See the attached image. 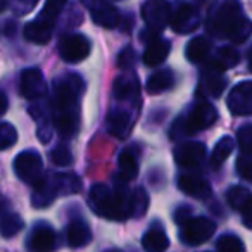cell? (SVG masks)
Returning <instances> with one entry per match:
<instances>
[{
    "instance_id": "e575fe53",
    "label": "cell",
    "mask_w": 252,
    "mask_h": 252,
    "mask_svg": "<svg viewBox=\"0 0 252 252\" xmlns=\"http://www.w3.org/2000/svg\"><path fill=\"white\" fill-rule=\"evenodd\" d=\"M18 142V131L9 123H0V151L11 149Z\"/></svg>"
},
{
    "instance_id": "74e56055",
    "label": "cell",
    "mask_w": 252,
    "mask_h": 252,
    "mask_svg": "<svg viewBox=\"0 0 252 252\" xmlns=\"http://www.w3.org/2000/svg\"><path fill=\"white\" fill-rule=\"evenodd\" d=\"M133 64H135V50L131 47H125L118 54V67L128 69V67H133Z\"/></svg>"
},
{
    "instance_id": "1f68e13d",
    "label": "cell",
    "mask_w": 252,
    "mask_h": 252,
    "mask_svg": "<svg viewBox=\"0 0 252 252\" xmlns=\"http://www.w3.org/2000/svg\"><path fill=\"white\" fill-rule=\"evenodd\" d=\"M67 0H45V5L42 9V14L38 16L40 19L47 23H56V19L59 18V14L63 12V9L66 7Z\"/></svg>"
},
{
    "instance_id": "d6a6232c",
    "label": "cell",
    "mask_w": 252,
    "mask_h": 252,
    "mask_svg": "<svg viewBox=\"0 0 252 252\" xmlns=\"http://www.w3.org/2000/svg\"><path fill=\"white\" fill-rule=\"evenodd\" d=\"M149 206V195L144 189H135L131 192V216L138 218L145 214Z\"/></svg>"
},
{
    "instance_id": "277c9868",
    "label": "cell",
    "mask_w": 252,
    "mask_h": 252,
    "mask_svg": "<svg viewBox=\"0 0 252 252\" xmlns=\"http://www.w3.org/2000/svg\"><path fill=\"white\" fill-rule=\"evenodd\" d=\"M218 119V111L213 104L202 100L185 116L175 123L171 130V138H180L185 135H193L197 131L207 130Z\"/></svg>"
},
{
    "instance_id": "7402d4cb",
    "label": "cell",
    "mask_w": 252,
    "mask_h": 252,
    "mask_svg": "<svg viewBox=\"0 0 252 252\" xmlns=\"http://www.w3.org/2000/svg\"><path fill=\"white\" fill-rule=\"evenodd\" d=\"M142 245L147 252H166L169 247V238L159 224H154L142 238Z\"/></svg>"
},
{
    "instance_id": "ac0fdd59",
    "label": "cell",
    "mask_w": 252,
    "mask_h": 252,
    "mask_svg": "<svg viewBox=\"0 0 252 252\" xmlns=\"http://www.w3.org/2000/svg\"><path fill=\"white\" fill-rule=\"evenodd\" d=\"M118 164H119V173H118V183L119 185H125L128 182H133L138 175V161H137V156L130 151V149H126L119 154L118 158Z\"/></svg>"
},
{
    "instance_id": "30bf717a",
    "label": "cell",
    "mask_w": 252,
    "mask_h": 252,
    "mask_svg": "<svg viewBox=\"0 0 252 252\" xmlns=\"http://www.w3.org/2000/svg\"><path fill=\"white\" fill-rule=\"evenodd\" d=\"M204 159H206V145L200 142H183L175 149V161L180 168L197 169L202 166Z\"/></svg>"
},
{
    "instance_id": "836d02e7",
    "label": "cell",
    "mask_w": 252,
    "mask_h": 252,
    "mask_svg": "<svg viewBox=\"0 0 252 252\" xmlns=\"http://www.w3.org/2000/svg\"><path fill=\"white\" fill-rule=\"evenodd\" d=\"M218 252H245L244 242L237 235H223L216 244Z\"/></svg>"
},
{
    "instance_id": "f35d334b",
    "label": "cell",
    "mask_w": 252,
    "mask_h": 252,
    "mask_svg": "<svg viewBox=\"0 0 252 252\" xmlns=\"http://www.w3.org/2000/svg\"><path fill=\"white\" fill-rule=\"evenodd\" d=\"M237 169L245 180L252 182V156H242L237 161Z\"/></svg>"
},
{
    "instance_id": "cb8c5ba5",
    "label": "cell",
    "mask_w": 252,
    "mask_h": 252,
    "mask_svg": "<svg viewBox=\"0 0 252 252\" xmlns=\"http://www.w3.org/2000/svg\"><path fill=\"white\" fill-rule=\"evenodd\" d=\"M211 52V40L207 36H195L189 42L185 49V56L190 63H202Z\"/></svg>"
},
{
    "instance_id": "83f0119b",
    "label": "cell",
    "mask_w": 252,
    "mask_h": 252,
    "mask_svg": "<svg viewBox=\"0 0 252 252\" xmlns=\"http://www.w3.org/2000/svg\"><path fill=\"white\" fill-rule=\"evenodd\" d=\"M238 59H240V56H238V52L233 47H221L216 56H214V59L209 63V67L223 73L224 69H230V67L237 66Z\"/></svg>"
},
{
    "instance_id": "ab89813d",
    "label": "cell",
    "mask_w": 252,
    "mask_h": 252,
    "mask_svg": "<svg viewBox=\"0 0 252 252\" xmlns=\"http://www.w3.org/2000/svg\"><path fill=\"white\" fill-rule=\"evenodd\" d=\"M14 2H16V11H18V14H26V12H30L38 4V0H14Z\"/></svg>"
},
{
    "instance_id": "9c48e42d",
    "label": "cell",
    "mask_w": 252,
    "mask_h": 252,
    "mask_svg": "<svg viewBox=\"0 0 252 252\" xmlns=\"http://www.w3.org/2000/svg\"><path fill=\"white\" fill-rule=\"evenodd\" d=\"M200 23V16H199V9L192 4H178V7L173 11L171 14V28L175 30L178 35H187V33H192L193 30L199 28Z\"/></svg>"
},
{
    "instance_id": "ba28073f",
    "label": "cell",
    "mask_w": 252,
    "mask_h": 252,
    "mask_svg": "<svg viewBox=\"0 0 252 252\" xmlns=\"http://www.w3.org/2000/svg\"><path fill=\"white\" fill-rule=\"evenodd\" d=\"M92 52V42L85 35L71 33L66 35L59 43V54L63 61L69 64H76L85 61Z\"/></svg>"
},
{
    "instance_id": "4316f807",
    "label": "cell",
    "mask_w": 252,
    "mask_h": 252,
    "mask_svg": "<svg viewBox=\"0 0 252 252\" xmlns=\"http://www.w3.org/2000/svg\"><path fill=\"white\" fill-rule=\"evenodd\" d=\"M56 197H57V190H56V187H54L52 178H45L43 183H40V185L35 189L33 197H32V202L35 207H40V209H42V207L50 206V204L56 200Z\"/></svg>"
},
{
    "instance_id": "3957f363",
    "label": "cell",
    "mask_w": 252,
    "mask_h": 252,
    "mask_svg": "<svg viewBox=\"0 0 252 252\" xmlns=\"http://www.w3.org/2000/svg\"><path fill=\"white\" fill-rule=\"evenodd\" d=\"M90 206L98 216L111 221H125L131 216V193L97 183L90 189Z\"/></svg>"
},
{
    "instance_id": "8d00e7d4",
    "label": "cell",
    "mask_w": 252,
    "mask_h": 252,
    "mask_svg": "<svg viewBox=\"0 0 252 252\" xmlns=\"http://www.w3.org/2000/svg\"><path fill=\"white\" fill-rule=\"evenodd\" d=\"M237 140L240 145V151L245 156H252V125L242 126L237 131Z\"/></svg>"
},
{
    "instance_id": "5b68a950",
    "label": "cell",
    "mask_w": 252,
    "mask_h": 252,
    "mask_svg": "<svg viewBox=\"0 0 252 252\" xmlns=\"http://www.w3.org/2000/svg\"><path fill=\"white\" fill-rule=\"evenodd\" d=\"M14 171L19 180H23L25 183L32 185L33 189H36V187H38L40 183H43V180L47 178L45 171H43L42 158H40V154L35 151H25L16 156Z\"/></svg>"
},
{
    "instance_id": "d590c367",
    "label": "cell",
    "mask_w": 252,
    "mask_h": 252,
    "mask_svg": "<svg viewBox=\"0 0 252 252\" xmlns=\"http://www.w3.org/2000/svg\"><path fill=\"white\" fill-rule=\"evenodd\" d=\"M50 158H52L54 164L61 166V168H66V166L73 164V152L69 151L67 145H57L52 151V154H50Z\"/></svg>"
},
{
    "instance_id": "8fae6325",
    "label": "cell",
    "mask_w": 252,
    "mask_h": 252,
    "mask_svg": "<svg viewBox=\"0 0 252 252\" xmlns=\"http://www.w3.org/2000/svg\"><path fill=\"white\" fill-rule=\"evenodd\" d=\"M226 102L233 116H252V81H242L231 88Z\"/></svg>"
},
{
    "instance_id": "2e32d148",
    "label": "cell",
    "mask_w": 252,
    "mask_h": 252,
    "mask_svg": "<svg viewBox=\"0 0 252 252\" xmlns=\"http://www.w3.org/2000/svg\"><path fill=\"white\" fill-rule=\"evenodd\" d=\"M131 126H133V119L130 118V114L121 109H116L109 114L107 118V130L112 137L116 138H126L128 133L131 131Z\"/></svg>"
},
{
    "instance_id": "9a60e30c",
    "label": "cell",
    "mask_w": 252,
    "mask_h": 252,
    "mask_svg": "<svg viewBox=\"0 0 252 252\" xmlns=\"http://www.w3.org/2000/svg\"><path fill=\"white\" fill-rule=\"evenodd\" d=\"M54 33V25L52 23H47L43 19L36 18L35 21H30L25 26V38L32 43L36 45H45L50 42Z\"/></svg>"
},
{
    "instance_id": "7bdbcfd3",
    "label": "cell",
    "mask_w": 252,
    "mask_h": 252,
    "mask_svg": "<svg viewBox=\"0 0 252 252\" xmlns=\"http://www.w3.org/2000/svg\"><path fill=\"white\" fill-rule=\"evenodd\" d=\"M9 109V98L4 92H0V116H4Z\"/></svg>"
},
{
    "instance_id": "f1b7e54d",
    "label": "cell",
    "mask_w": 252,
    "mask_h": 252,
    "mask_svg": "<svg viewBox=\"0 0 252 252\" xmlns=\"http://www.w3.org/2000/svg\"><path fill=\"white\" fill-rule=\"evenodd\" d=\"M235 147V142L231 137H221L218 140V144L214 145L213 149V154H211V166L214 169H220L223 166V162L230 158L231 151Z\"/></svg>"
},
{
    "instance_id": "603a6c76",
    "label": "cell",
    "mask_w": 252,
    "mask_h": 252,
    "mask_svg": "<svg viewBox=\"0 0 252 252\" xmlns=\"http://www.w3.org/2000/svg\"><path fill=\"white\" fill-rule=\"evenodd\" d=\"M92 240V231L88 224L81 220H74L67 226V244L73 249H80Z\"/></svg>"
},
{
    "instance_id": "d4e9b609",
    "label": "cell",
    "mask_w": 252,
    "mask_h": 252,
    "mask_svg": "<svg viewBox=\"0 0 252 252\" xmlns=\"http://www.w3.org/2000/svg\"><path fill=\"white\" fill-rule=\"evenodd\" d=\"M173 85H175V74H173V71L159 69L149 76L145 88H147L149 94H161V92L169 90Z\"/></svg>"
},
{
    "instance_id": "e0dca14e",
    "label": "cell",
    "mask_w": 252,
    "mask_h": 252,
    "mask_svg": "<svg viewBox=\"0 0 252 252\" xmlns=\"http://www.w3.org/2000/svg\"><path fill=\"white\" fill-rule=\"evenodd\" d=\"M92 19L94 23H97L98 26H104V28H118L119 26V12L118 9H114L111 4H105V2H95L92 5Z\"/></svg>"
},
{
    "instance_id": "f546056e",
    "label": "cell",
    "mask_w": 252,
    "mask_h": 252,
    "mask_svg": "<svg viewBox=\"0 0 252 252\" xmlns=\"http://www.w3.org/2000/svg\"><path fill=\"white\" fill-rule=\"evenodd\" d=\"M23 226H25V221L16 213L4 214V216L0 218V235L5 238L16 237L23 230Z\"/></svg>"
},
{
    "instance_id": "4fadbf2b",
    "label": "cell",
    "mask_w": 252,
    "mask_h": 252,
    "mask_svg": "<svg viewBox=\"0 0 252 252\" xmlns=\"http://www.w3.org/2000/svg\"><path fill=\"white\" fill-rule=\"evenodd\" d=\"M178 189L185 192L187 195L195 197V199H207L211 195V187L202 176L187 173L178 178Z\"/></svg>"
},
{
    "instance_id": "7c38bea8",
    "label": "cell",
    "mask_w": 252,
    "mask_h": 252,
    "mask_svg": "<svg viewBox=\"0 0 252 252\" xmlns=\"http://www.w3.org/2000/svg\"><path fill=\"white\" fill-rule=\"evenodd\" d=\"M47 94L43 73L36 67H30L21 73V95L28 100H40Z\"/></svg>"
},
{
    "instance_id": "60d3db41",
    "label": "cell",
    "mask_w": 252,
    "mask_h": 252,
    "mask_svg": "<svg viewBox=\"0 0 252 252\" xmlns=\"http://www.w3.org/2000/svg\"><path fill=\"white\" fill-rule=\"evenodd\" d=\"M190 218H192V209L190 207H187V206H182V207H178L176 209V213H175V221L176 223L182 226L185 221H189Z\"/></svg>"
},
{
    "instance_id": "6da1fadb",
    "label": "cell",
    "mask_w": 252,
    "mask_h": 252,
    "mask_svg": "<svg viewBox=\"0 0 252 252\" xmlns=\"http://www.w3.org/2000/svg\"><path fill=\"white\" fill-rule=\"evenodd\" d=\"M85 83L78 74H67L54 85V128L61 137L71 138L80 130V97Z\"/></svg>"
},
{
    "instance_id": "484cf974",
    "label": "cell",
    "mask_w": 252,
    "mask_h": 252,
    "mask_svg": "<svg viewBox=\"0 0 252 252\" xmlns=\"http://www.w3.org/2000/svg\"><path fill=\"white\" fill-rule=\"evenodd\" d=\"M54 187L57 190V195H71V193H78L81 190V180L74 173H61V175L52 176Z\"/></svg>"
},
{
    "instance_id": "bcb514c9",
    "label": "cell",
    "mask_w": 252,
    "mask_h": 252,
    "mask_svg": "<svg viewBox=\"0 0 252 252\" xmlns=\"http://www.w3.org/2000/svg\"><path fill=\"white\" fill-rule=\"evenodd\" d=\"M95 2H97V0H83V4H85V5H90V7L95 4Z\"/></svg>"
},
{
    "instance_id": "44dd1931",
    "label": "cell",
    "mask_w": 252,
    "mask_h": 252,
    "mask_svg": "<svg viewBox=\"0 0 252 252\" xmlns=\"http://www.w3.org/2000/svg\"><path fill=\"white\" fill-rule=\"evenodd\" d=\"M169 49H171L169 42H166L164 38L154 36V38L149 42L147 49H145V52H144V64H147V66H151V67L162 64L166 61V57H168Z\"/></svg>"
},
{
    "instance_id": "4dcf8cb0",
    "label": "cell",
    "mask_w": 252,
    "mask_h": 252,
    "mask_svg": "<svg viewBox=\"0 0 252 252\" xmlns=\"http://www.w3.org/2000/svg\"><path fill=\"white\" fill-rule=\"evenodd\" d=\"M251 200H252V193L249 192L245 187L235 185V187H230V189H228L226 202L230 204V207H233L235 211H242Z\"/></svg>"
},
{
    "instance_id": "b9f144b4",
    "label": "cell",
    "mask_w": 252,
    "mask_h": 252,
    "mask_svg": "<svg viewBox=\"0 0 252 252\" xmlns=\"http://www.w3.org/2000/svg\"><path fill=\"white\" fill-rule=\"evenodd\" d=\"M242 213V221H244V226L251 228L252 230V200L240 211Z\"/></svg>"
},
{
    "instance_id": "52a82bcc",
    "label": "cell",
    "mask_w": 252,
    "mask_h": 252,
    "mask_svg": "<svg viewBox=\"0 0 252 252\" xmlns=\"http://www.w3.org/2000/svg\"><path fill=\"white\" fill-rule=\"evenodd\" d=\"M216 231V223L209 218H190L189 221L182 224V240L189 245H200L207 242Z\"/></svg>"
},
{
    "instance_id": "f6af8a7d",
    "label": "cell",
    "mask_w": 252,
    "mask_h": 252,
    "mask_svg": "<svg viewBox=\"0 0 252 252\" xmlns=\"http://www.w3.org/2000/svg\"><path fill=\"white\" fill-rule=\"evenodd\" d=\"M5 207H7V202H5V200L2 199V197H0V214L4 213V211H5Z\"/></svg>"
},
{
    "instance_id": "7dc6e473",
    "label": "cell",
    "mask_w": 252,
    "mask_h": 252,
    "mask_svg": "<svg viewBox=\"0 0 252 252\" xmlns=\"http://www.w3.org/2000/svg\"><path fill=\"white\" fill-rule=\"evenodd\" d=\"M249 66H251V69H252V49H251V54H249Z\"/></svg>"
},
{
    "instance_id": "8992f818",
    "label": "cell",
    "mask_w": 252,
    "mask_h": 252,
    "mask_svg": "<svg viewBox=\"0 0 252 252\" xmlns=\"http://www.w3.org/2000/svg\"><path fill=\"white\" fill-rule=\"evenodd\" d=\"M171 14L173 9L168 0H145L142 5V18L152 35H158L169 25Z\"/></svg>"
},
{
    "instance_id": "ee69618b",
    "label": "cell",
    "mask_w": 252,
    "mask_h": 252,
    "mask_svg": "<svg viewBox=\"0 0 252 252\" xmlns=\"http://www.w3.org/2000/svg\"><path fill=\"white\" fill-rule=\"evenodd\" d=\"M9 7V0H0V12H4Z\"/></svg>"
},
{
    "instance_id": "d6986e66",
    "label": "cell",
    "mask_w": 252,
    "mask_h": 252,
    "mask_svg": "<svg viewBox=\"0 0 252 252\" xmlns=\"http://www.w3.org/2000/svg\"><path fill=\"white\" fill-rule=\"evenodd\" d=\"M224 85H226V81H224L223 74H221L220 71L209 67V69H206V73L202 74V81H200V90L199 92L202 94V97H214L216 98L223 94Z\"/></svg>"
},
{
    "instance_id": "7a4b0ae2",
    "label": "cell",
    "mask_w": 252,
    "mask_h": 252,
    "mask_svg": "<svg viewBox=\"0 0 252 252\" xmlns=\"http://www.w3.org/2000/svg\"><path fill=\"white\" fill-rule=\"evenodd\" d=\"M207 30L213 35L228 38L233 43H244L252 35V21L244 16L238 0H224L209 16Z\"/></svg>"
},
{
    "instance_id": "ffe728a7",
    "label": "cell",
    "mask_w": 252,
    "mask_h": 252,
    "mask_svg": "<svg viewBox=\"0 0 252 252\" xmlns=\"http://www.w3.org/2000/svg\"><path fill=\"white\" fill-rule=\"evenodd\" d=\"M32 249L35 252H52L57 245L56 233L50 226L42 224V226H36L32 233Z\"/></svg>"
},
{
    "instance_id": "5bb4252c",
    "label": "cell",
    "mask_w": 252,
    "mask_h": 252,
    "mask_svg": "<svg viewBox=\"0 0 252 252\" xmlns=\"http://www.w3.org/2000/svg\"><path fill=\"white\" fill-rule=\"evenodd\" d=\"M140 92V83L135 73H125L114 80V87H112V95L118 100H131L135 98Z\"/></svg>"
}]
</instances>
